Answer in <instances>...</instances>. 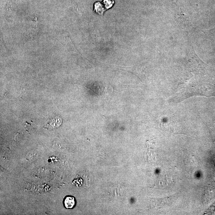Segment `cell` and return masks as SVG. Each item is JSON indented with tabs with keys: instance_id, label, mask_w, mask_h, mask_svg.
Masks as SVG:
<instances>
[{
	"instance_id": "cell-1",
	"label": "cell",
	"mask_w": 215,
	"mask_h": 215,
	"mask_svg": "<svg viewBox=\"0 0 215 215\" xmlns=\"http://www.w3.org/2000/svg\"><path fill=\"white\" fill-rule=\"evenodd\" d=\"M64 206L66 209H71L76 205V201L74 197L68 196L64 199Z\"/></svg>"
},
{
	"instance_id": "cell-2",
	"label": "cell",
	"mask_w": 215,
	"mask_h": 215,
	"mask_svg": "<svg viewBox=\"0 0 215 215\" xmlns=\"http://www.w3.org/2000/svg\"><path fill=\"white\" fill-rule=\"evenodd\" d=\"M61 122H62V120L61 118H56L55 119H53L49 122L46 127L47 128L50 127L52 128L58 127L61 124Z\"/></svg>"
},
{
	"instance_id": "cell-3",
	"label": "cell",
	"mask_w": 215,
	"mask_h": 215,
	"mask_svg": "<svg viewBox=\"0 0 215 215\" xmlns=\"http://www.w3.org/2000/svg\"><path fill=\"white\" fill-rule=\"evenodd\" d=\"M94 11L98 14L102 15L104 12V6L100 2H96L94 4Z\"/></svg>"
},
{
	"instance_id": "cell-4",
	"label": "cell",
	"mask_w": 215,
	"mask_h": 215,
	"mask_svg": "<svg viewBox=\"0 0 215 215\" xmlns=\"http://www.w3.org/2000/svg\"><path fill=\"white\" fill-rule=\"evenodd\" d=\"M103 3L104 8L106 9H109L113 6L114 1V0H104Z\"/></svg>"
}]
</instances>
